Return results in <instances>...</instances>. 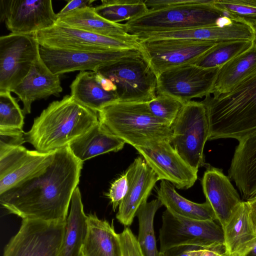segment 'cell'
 <instances>
[{"label": "cell", "mask_w": 256, "mask_h": 256, "mask_svg": "<svg viewBox=\"0 0 256 256\" xmlns=\"http://www.w3.org/2000/svg\"><path fill=\"white\" fill-rule=\"evenodd\" d=\"M94 0H68L66 5L58 14V20L68 13L77 9L86 6H90Z\"/></svg>", "instance_id": "41"}, {"label": "cell", "mask_w": 256, "mask_h": 256, "mask_svg": "<svg viewBox=\"0 0 256 256\" xmlns=\"http://www.w3.org/2000/svg\"><path fill=\"white\" fill-rule=\"evenodd\" d=\"M218 256H231L228 254H227L226 252V251L222 252L220 254L218 255Z\"/></svg>", "instance_id": "46"}, {"label": "cell", "mask_w": 256, "mask_h": 256, "mask_svg": "<svg viewBox=\"0 0 256 256\" xmlns=\"http://www.w3.org/2000/svg\"><path fill=\"white\" fill-rule=\"evenodd\" d=\"M252 41L233 40L216 43L193 64L204 68H220L227 62L250 49Z\"/></svg>", "instance_id": "32"}, {"label": "cell", "mask_w": 256, "mask_h": 256, "mask_svg": "<svg viewBox=\"0 0 256 256\" xmlns=\"http://www.w3.org/2000/svg\"><path fill=\"white\" fill-rule=\"evenodd\" d=\"M98 120L112 134L134 148L150 142L170 140L171 125L150 112L147 102L116 100L98 112Z\"/></svg>", "instance_id": "4"}, {"label": "cell", "mask_w": 256, "mask_h": 256, "mask_svg": "<svg viewBox=\"0 0 256 256\" xmlns=\"http://www.w3.org/2000/svg\"><path fill=\"white\" fill-rule=\"evenodd\" d=\"M140 53L136 50L89 52L39 47L43 62L54 74L58 75L76 70L96 72L122 58Z\"/></svg>", "instance_id": "16"}, {"label": "cell", "mask_w": 256, "mask_h": 256, "mask_svg": "<svg viewBox=\"0 0 256 256\" xmlns=\"http://www.w3.org/2000/svg\"><path fill=\"white\" fill-rule=\"evenodd\" d=\"M246 201L256 196V132L238 141L228 170Z\"/></svg>", "instance_id": "20"}, {"label": "cell", "mask_w": 256, "mask_h": 256, "mask_svg": "<svg viewBox=\"0 0 256 256\" xmlns=\"http://www.w3.org/2000/svg\"><path fill=\"white\" fill-rule=\"evenodd\" d=\"M28 151L22 146L0 150V178L6 175Z\"/></svg>", "instance_id": "36"}, {"label": "cell", "mask_w": 256, "mask_h": 256, "mask_svg": "<svg viewBox=\"0 0 256 256\" xmlns=\"http://www.w3.org/2000/svg\"><path fill=\"white\" fill-rule=\"evenodd\" d=\"M82 165L68 146L56 150L46 166L0 194V204L22 220L66 222Z\"/></svg>", "instance_id": "1"}, {"label": "cell", "mask_w": 256, "mask_h": 256, "mask_svg": "<svg viewBox=\"0 0 256 256\" xmlns=\"http://www.w3.org/2000/svg\"><path fill=\"white\" fill-rule=\"evenodd\" d=\"M222 228L226 252L231 256H246L256 243L246 201L242 202Z\"/></svg>", "instance_id": "22"}, {"label": "cell", "mask_w": 256, "mask_h": 256, "mask_svg": "<svg viewBox=\"0 0 256 256\" xmlns=\"http://www.w3.org/2000/svg\"><path fill=\"white\" fill-rule=\"evenodd\" d=\"M254 31V39L252 40L253 46L256 48V24L253 25L252 26Z\"/></svg>", "instance_id": "44"}, {"label": "cell", "mask_w": 256, "mask_h": 256, "mask_svg": "<svg viewBox=\"0 0 256 256\" xmlns=\"http://www.w3.org/2000/svg\"><path fill=\"white\" fill-rule=\"evenodd\" d=\"M157 175L158 180L169 182L179 189L194 184L198 172L179 155L169 140L153 141L135 148Z\"/></svg>", "instance_id": "15"}, {"label": "cell", "mask_w": 256, "mask_h": 256, "mask_svg": "<svg viewBox=\"0 0 256 256\" xmlns=\"http://www.w3.org/2000/svg\"><path fill=\"white\" fill-rule=\"evenodd\" d=\"M94 10L104 18L119 23L134 19L146 12L149 8L142 0H102Z\"/></svg>", "instance_id": "31"}, {"label": "cell", "mask_w": 256, "mask_h": 256, "mask_svg": "<svg viewBox=\"0 0 256 256\" xmlns=\"http://www.w3.org/2000/svg\"><path fill=\"white\" fill-rule=\"evenodd\" d=\"M200 248L190 245L174 246L160 252V256H198Z\"/></svg>", "instance_id": "40"}, {"label": "cell", "mask_w": 256, "mask_h": 256, "mask_svg": "<svg viewBox=\"0 0 256 256\" xmlns=\"http://www.w3.org/2000/svg\"><path fill=\"white\" fill-rule=\"evenodd\" d=\"M250 208V216L254 232L256 234V196L246 200Z\"/></svg>", "instance_id": "43"}, {"label": "cell", "mask_w": 256, "mask_h": 256, "mask_svg": "<svg viewBox=\"0 0 256 256\" xmlns=\"http://www.w3.org/2000/svg\"><path fill=\"white\" fill-rule=\"evenodd\" d=\"M32 34L10 33L0 37V92H10L23 80L39 56Z\"/></svg>", "instance_id": "11"}, {"label": "cell", "mask_w": 256, "mask_h": 256, "mask_svg": "<svg viewBox=\"0 0 256 256\" xmlns=\"http://www.w3.org/2000/svg\"><path fill=\"white\" fill-rule=\"evenodd\" d=\"M70 96L89 109L98 112L118 100L115 92L104 90L96 78V72L81 71L70 85Z\"/></svg>", "instance_id": "26"}, {"label": "cell", "mask_w": 256, "mask_h": 256, "mask_svg": "<svg viewBox=\"0 0 256 256\" xmlns=\"http://www.w3.org/2000/svg\"><path fill=\"white\" fill-rule=\"evenodd\" d=\"M119 234L122 248V256H144L137 238L129 228L126 226Z\"/></svg>", "instance_id": "38"}, {"label": "cell", "mask_w": 256, "mask_h": 256, "mask_svg": "<svg viewBox=\"0 0 256 256\" xmlns=\"http://www.w3.org/2000/svg\"><path fill=\"white\" fill-rule=\"evenodd\" d=\"M139 42L143 56L157 77L168 70L193 64L216 44L184 39L146 40Z\"/></svg>", "instance_id": "12"}, {"label": "cell", "mask_w": 256, "mask_h": 256, "mask_svg": "<svg viewBox=\"0 0 256 256\" xmlns=\"http://www.w3.org/2000/svg\"><path fill=\"white\" fill-rule=\"evenodd\" d=\"M86 230L87 215L78 186L72 194L66 219L62 256H82Z\"/></svg>", "instance_id": "27"}, {"label": "cell", "mask_w": 256, "mask_h": 256, "mask_svg": "<svg viewBox=\"0 0 256 256\" xmlns=\"http://www.w3.org/2000/svg\"><path fill=\"white\" fill-rule=\"evenodd\" d=\"M128 180L124 173L112 182L107 196L110 200L114 211L118 207L127 190Z\"/></svg>", "instance_id": "39"}, {"label": "cell", "mask_w": 256, "mask_h": 256, "mask_svg": "<svg viewBox=\"0 0 256 256\" xmlns=\"http://www.w3.org/2000/svg\"><path fill=\"white\" fill-rule=\"evenodd\" d=\"M98 113L83 106L70 95L54 101L36 118L25 140L40 152L68 146L98 122Z\"/></svg>", "instance_id": "2"}, {"label": "cell", "mask_w": 256, "mask_h": 256, "mask_svg": "<svg viewBox=\"0 0 256 256\" xmlns=\"http://www.w3.org/2000/svg\"><path fill=\"white\" fill-rule=\"evenodd\" d=\"M62 90L60 75L54 74L39 56L28 74L12 92L22 102L24 114H28L34 102L52 95L58 96Z\"/></svg>", "instance_id": "19"}, {"label": "cell", "mask_w": 256, "mask_h": 256, "mask_svg": "<svg viewBox=\"0 0 256 256\" xmlns=\"http://www.w3.org/2000/svg\"><path fill=\"white\" fill-rule=\"evenodd\" d=\"M32 36L40 46L48 48L89 52L136 50L142 52L140 43H130L58 24Z\"/></svg>", "instance_id": "10"}, {"label": "cell", "mask_w": 256, "mask_h": 256, "mask_svg": "<svg viewBox=\"0 0 256 256\" xmlns=\"http://www.w3.org/2000/svg\"><path fill=\"white\" fill-rule=\"evenodd\" d=\"M162 206L157 198L146 202L138 208L136 216L138 222L137 240L144 256H160L154 231V218L156 212Z\"/></svg>", "instance_id": "30"}, {"label": "cell", "mask_w": 256, "mask_h": 256, "mask_svg": "<svg viewBox=\"0 0 256 256\" xmlns=\"http://www.w3.org/2000/svg\"><path fill=\"white\" fill-rule=\"evenodd\" d=\"M82 256H122L119 234L112 224L95 214L87 215V230Z\"/></svg>", "instance_id": "23"}, {"label": "cell", "mask_w": 256, "mask_h": 256, "mask_svg": "<svg viewBox=\"0 0 256 256\" xmlns=\"http://www.w3.org/2000/svg\"><path fill=\"white\" fill-rule=\"evenodd\" d=\"M170 142L182 158L194 170L206 164L204 150L208 140L209 124L202 102L184 104L171 126Z\"/></svg>", "instance_id": "6"}, {"label": "cell", "mask_w": 256, "mask_h": 256, "mask_svg": "<svg viewBox=\"0 0 256 256\" xmlns=\"http://www.w3.org/2000/svg\"><path fill=\"white\" fill-rule=\"evenodd\" d=\"M66 222L22 220L3 256H62Z\"/></svg>", "instance_id": "8"}, {"label": "cell", "mask_w": 256, "mask_h": 256, "mask_svg": "<svg viewBox=\"0 0 256 256\" xmlns=\"http://www.w3.org/2000/svg\"><path fill=\"white\" fill-rule=\"evenodd\" d=\"M214 0L150 10L124 24L132 35L207 27L229 22L230 18L212 6Z\"/></svg>", "instance_id": "5"}, {"label": "cell", "mask_w": 256, "mask_h": 256, "mask_svg": "<svg viewBox=\"0 0 256 256\" xmlns=\"http://www.w3.org/2000/svg\"><path fill=\"white\" fill-rule=\"evenodd\" d=\"M96 72L116 85L118 100L148 102L156 96L157 76L142 53L122 58Z\"/></svg>", "instance_id": "7"}, {"label": "cell", "mask_w": 256, "mask_h": 256, "mask_svg": "<svg viewBox=\"0 0 256 256\" xmlns=\"http://www.w3.org/2000/svg\"><path fill=\"white\" fill-rule=\"evenodd\" d=\"M219 69L188 64L168 70L157 77L156 92L172 96L184 103L206 97L212 92Z\"/></svg>", "instance_id": "13"}, {"label": "cell", "mask_w": 256, "mask_h": 256, "mask_svg": "<svg viewBox=\"0 0 256 256\" xmlns=\"http://www.w3.org/2000/svg\"><path fill=\"white\" fill-rule=\"evenodd\" d=\"M96 78L104 90L109 92H116V86L113 82L100 72H96Z\"/></svg>", "instance_id": "42"}, {"label": "cell", "mask_w": 256, "mask_h": 256, "mask_svg": "<svg viewBox=\"0 0 256 256\" xmlns=\"http://www.w3.org/2000/svg\"><path fill=\"white\" fill-rule=\"evenodd\" d=\"M204 194L222 227L242 202L237 190L222 169L209 166L202 180Z\"/></svg>", "instance_id": "18"}, {"label": "cell", "mask_w": 256, "mask_h": 256, "mask_svg": "<svg viewBox=\"0 0 256 256\" xmlns=\"http://www.w3.org/2000/svg\"><path fill=\"white\" fill-rule=\"evenodd\" d=\"M22 129L0 128V150L22 146L26 142Z\"/></svg>", "instance_id": "37"}, {"label": "cell", "mask_w": 256, "mask_h": 256, "mask_svg": "<svg viewBox=\"0 0 256 256\" xmlns=\"http://www.w3.org/2000/svg\"><path fill=\"white\" fill-rule=\"evenodd\" d=\"M256 70V48L252 45L220 68L210 94L217 96L228 92Z\"/></svg>", "instance_id": "28"}, {"label": "cell", "mask_w": 256, "mask_h": 256, "mask_svg": "<svg viewBox=\"0 0 256 256\" xmlns=\"http://www.w3.org/2000/svg\"><path fill=\"white\" fill-rule=\"evenodd\" d=\"M0 20L12 33L33 34L58 20L51 0H0Z\"/></svg>", "instance_id": "14"}, {"label": "cell", "mask_w": 256, "mask_h": 256, "mask_svg": "<svg viewBox=\"0 0 256 256\" xmlns=\"http://www.w3.org/2000/svg\"><path fill=\"white\" fill-rule=\"evenodd\" d=\"M184 103L172 96L158 94L147 102L150 113L156 118L172 126Z\"/></svg>", "instance_id": "35"}, {"label": "cell", "mask_w": 256, "mask_h": 256, "mask_svg": "<svg viewBox=\"0 0 256 256\" xmlns=\"http://www.w3.org/2000/svg\"><path fill=\"white\" fill-rule=\"evenodd\" d=\"M56 24L140 44L136 36L128 33L124 24L114 23L104 18L96 12L94 7L86 6L73 10L58 18Z\"/></svg>", "instance_id": "21"}, {"label": "cell", "mask_w": 256, "mask_h": 256, "mask_svg": "<svg viewBox=\"0 0 256 256\" xmlns=\"http://www.w3.org/2000/svg\"><path fill=\"white\" fill-rule=\"evenodd\" d=\"M125 144L98 120L96 125L72 142L68 147L73 154L84 162L98 155L119 151Z\"/></svg>", "instance_id": "24"}, {"label": "cell", "mask_w": 256, "mask_h": 256, "mask_svg": "<svg viewBox=\"0 0 256 256\" xmlns=\"http://www.w3.org/2000/svg\"><path fill=\"white\" fill-rule=\"evenodd\" d=\"M56 150L40 152L36 150H28L27 154L6 175L0 178V194L46 166L52 160Z\"/></svg>", "instance_id": "29"}, {"label": "cell", "mask_w": 256, "mask_h": 256, "mask_svg": "<svg viewBox=\"0 0 256 256\" xmlns=\"http://www.w3.org/2000/svg\"><path fill=\"white\" fill-rule=\"evenodd\" d=\"M212 6L232 20L256 24V0H214Z\"/></svg>", "instance_id": "33"}, {"label": "cell", "mask_w": 256, "mask_h": 256, "mask_svg": "<svg viewBox=\"0 0 256 256\" xmlns=\"http://www.w3.org/2000/svg\"><path fill=\"white\" fill-rule=\"evenodd\" d=\"M209 124L208 140L238 141L256 132V70L228 92L202 101Z\"/></svg>", "instance_id": "3"}, {"label": "cell", "mask_w": 256, "mask_h": 256, "mask_svg": "<svg viewBox=\"0 0 256 256\" xmlns=\"http://www.w3.org/2000/svg\"><path fill=\"white\" fill-rule=\"evenodd\" d=\"M10 92H0V128L22 130L24 113Z\"/></svg>", "instance_id": "34"}, {"label": "cell", "mask_w": 256, "mask_h": 256, "mask_svg": "<svg viewBox=\"0 0 256 256\" xmlns=\"http://www.w3.org/2000/svg\"><path fill=\"white\" fill-rule=\"evenodd\" d=\"M159 239V252L180 246L208 248L224 245L223 229L214 221L184 218L167 210L162 214Z\"/></svg>", "instance_id": "9"}, {"label": "cell", "mask_w": 256, "mask_h": 256, "mask_svg": "<svg viewBox=\"0 0 256 256\" xmlns=\"http://www.w3.org/2000/svg\"><path fill=\"white\" fill-rule=\"evenodd\" d=\"M174 186L162 180L158 190V199L172 214L184 218L200 220H216L214 212L207 202L198 204L187 200L176 192Z\"/></svg>", "instance_id": "25"}, {"label": "cell", "mask_w": 256, "mask_h": 256, "mask_svg": "<svg viewBox=\"0 0 256 256\" xmlns=\"http://www.w3.org/2000/svg\"><path fill=\"white\" fill-rule=\"evenodd\" d=\"M246 256H256V243L252 250Z\"/></svg>", "instance_id": "45"}, {"label": "cell", "mask_w": 256, "mask_h": 256, "mask_svg": "<svg viewBox=\"0 0 256 256\" xmlns=\"http://www.w3.org/2000/svg\"><path fill=\"white\" fill-rule=\"evenodd\" d=\"M128 180L126 194L116 214L118 220L126 226L133 222L140 207L150 194L158 177L142 156H138L125 172Z\"/></svg>", "instance_id": "17"}]
</instances>
